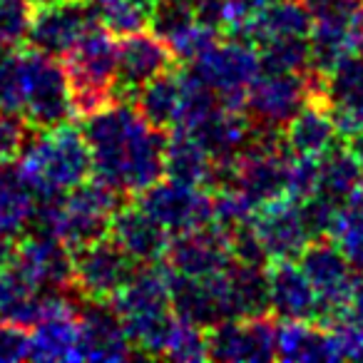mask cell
I'll list each match as a JSON object with an SVG mask.
<instances>
[{
	"mask_svg": "<svg viewBox=\"0 0 363 363\" xmlns=\"http://www.w3.org/2000/svg\"><path fill=\"white\" fill-rule=\"evenodd\" d=\"M348 43H351V52H358V55H363V6L358 8L356 18H353V23H351Z\"/></svg>",
	"mask_w": 363,
	"mask_h": 363,
	"instance_id": "38",
	"label": "cell"
},
{
	"mask_svg": "<svg viewBox=\"0 0 363 363\" xmlns=\"http://www.w3.org/2000/svg\"><path fill=\"white\" fill-rule=\"evenodd\" d=\"M13 267L38 289H72V249L50 234H26L16 244Z\"/></svg>",
	"mask_w": 363,
	"mask_h": 363,
	"instance_id": "15",
	"label": "cell"
},
{
	"mask_svg": "<svg viewBox=\"0 0 363 363\" xmlns=\"http://www.w3.org/2000/svg\"><path fill=\"white\" fill-rule=\"evenodd\" d=\"M189 132L202 142V147L212 155L214 162H222L242 155L244 147L252 140L254 122L244 110H229V107L219 105L212 115L204 117Z\"/></svg>",
	"mask_w": 363,
	"mask_h": 363,
	"instance_id": "20",
	"label": "cell"
},
{
	"mask_svg": "<svg viewBox=\"0 0 363 363\" xmlns=\"http://www.w3.org/2000/svg\"><path fill=\"white\" fill-rule=\"evenodd\" d=\"M13 55H16V48H11V45H3V43H0V65H3V62H8V60H11Z\"/></svg>",
	"mask_w": 363,
	"mask_h": 363,
	"instance_id": "40",
	"label": "cell"
},
{
	"mask_svg": "<svg viewBox=\"0 0 363 363\" xmlns=\"http://www.w3.org/2000/svg\"><path fill=\"white\" fill-rule=\"evenodd\" d=\"M80 326V361H127L135 358L120 313L110 301H87L77 306Z\"/></svg>",
	"mask_w": 363,
	"mask_h": 363,
	"instance_id": "14",
	"label": "cell"
},
{
	"mask_svg": "<svg viewBox=\"0 0 363 363\" xmlns=\"http://www.w3.org/2000/svg\"><path fill=\"white\" fill-rule=\"evenodd\" d=\"M33 8H43V6H52V3H60V0H28Z\"/></svg>",
	"mask_w": 363,
	"mask_h": 363,
	"instance_id": "41",
	"label": "cell"
},
{
	"mask_svg": "<svg viewBox=\"0 0 363 363\" xmlns=\"http://www.w3.org/2000/svg\"><path fill=\"white\" fill-rule=\"evenodd\" d=\"M23 62V117L33 130H52L75 117L70 77L60 57L35 48L21 52Z\"/></svg>",
	"mask_w": 363,
	"mask_h": 363,
	"instance_id": "4",
	"label": "cell"
},
{
	"mask_svg": "<svg viewBox=\"0 0 363 363\" xmlns=\"http://www.w3.org/2000/svg\"><path fill=\"white\" fill-rule=\"evenodd\" d=\"M38 197L26 184L16 162L0 164V237L16 239L28 234Z\"/></svg>",
	"mask_w": 363,
	"mask_h": 363,
	"instance_id": "26",
	"label": "cell"
},
{
	"mask_svg": "<svg viewBox=\"0 0 363 363\" xmlns=\"http://www.w3.org/2000/svg\"><path fill=\"white\" fill-rule=\"evenodd\" d=\"M115 38L117 35H112L107 28L95 26L65 55L75 115L90 117L115 102L117 48H120Z\"/></svg>",
	"mask_w": 363,
	"mask_h": 363,
	"instance_id": "3",
	"label": "cell"
},
{
	"mask_svg": "<svg viewBox=\"0 0 363 363\" xmlns=\"http://www.w3.org/2000/svg\"><path fill=\"white\" fill-rule=\"evenodd\" d=\"M26 184L38 199L65 194L92 177V152L80 127L70 122L52 130H35L16 160Z\"/></svg>",
	"mask_w": 363,
	"mask_h": 363,
	"instance_id": "2",
	"label": "cell"
},
{
	"mask_svg": "<svg viewBox=\"0 0 363 363\" xmlns=\"http://www.w3.org/2000/svg\"><path fill=\"white\" fill-rule=\"evenodd\" d=\"M33 127L21 112H0V164L16 162L33 137Z\"/></svg>",
	"mask_w": 363,
	"mask_h": 363,
	"instance_id": "35",
	"label": "cell"
},
{
	"mask_svg": "<svg viewBox=\"0 0 363 363\" xmlns=\"http://www.w3.org/2000/svg\"><path fill=\"white\" fill-rule=\"evenodd\" d=\"M164 358L179 363H197L209 361V341H207V328L194 326V323L184 321L177 316L174 331L167 343Z\"/></svg>",
	"mask_w": 363,
	"mask_h": 363,
	"instance_id": "32",
	"label": "cell"
},
{
	"mask_svg": "<svg viewBox=\"0 0 363 363\" xmlns=\"http://www.w3.org/2000/svg\"><path fill=\"white\" fill-rule=\"evenodd\" d=\"M269 262L272 259H298L311 242V232L301 212V202L291 197H281L257 209L252 219Z\"/></svg>",
	"mask_w": 363,
	"mask_h": 363,
	"instance_id": "16",
	"label": "cell"
},
{
	"mask_svg": "<svg viewBox=\"0 0 363 363\" xmlns=\"http://www.w3.org/2000/svg\"><path fill=\"white\" fill-rule=\"evenodd\" d=\"M30 361H80L77 311L55 313L30 328Z\"/></svg>",
	"mask_w": 363,
	"mask_h": 363,
	"instance_id": "24",
	"label": "cell"
},
{
	"mask_svg": "<svg viewBox=\"0 0 363 363\" xmlns=\"http://www.w3.org/2000/svg\"><path fill=\"white\" fill-rule=\"evenodd\" d=\"M328 237L363 272V184L341 204Z\"/></svg>",
	"mask_w": 363,
	"mask_h": 363,
	"instance_id": "28",
	"label": "cell"
},
{
	"mask_svg": "<svg viewBox=\"0 0 363 363\" xmlns=\"http://www.w3.org/2000/svg\"><path fill=\"white\" fill-rule=\"evenodd\" d=\"M269 306L281 321H318V296L301 264L272 259L267 264Z\"/></svg>",
	"mask_w": 363,
	"mask_h": 363,
	"instance_id": "17",
	"label": "cell"
},
{
	"mask_svg": "<svg viewBox=\"0 0 363 363\" xmlns=\"http://www.w3.org/2000/svg\"><path fill=\"white\" fill-rule=\"evenodd\" d=\"M177 62L172 48L155 33H132L117 48V80L115 102H135L137 92L157 75L172 70Z\"/></svg>",
	"mask_w": 363,
	"mask_h": 363,
	"instance_id": "11",
	"label": "cell"
},
{
	"mask_svg": "<svg viewBox=\"0 0 363 363\" xmlns=\"http://www.w3.org/2000/svg\"><path fill=\"white\" fill-rule=\"evenodd\" d=\"M135 110L150 122L155 130H174L182 120V77L179 67L157 75L147 82L135 97Z\"/></svg>",
	"mask_w": 363,
	"mask_h": 363,
	"instance_id": "25",
	"label": "cell"
},
{
	"mask_svg": "<svg viewBox=\"0 0 363 363\" xmlns=\"http://www.w3.org/2000/svg\"><path fill=\"white\" fill-rule=\"evenodd\" d=\"M331 331L336 336L338 356L348 361H363V326H336Z\"/></svg>",
	"mask_w": 363,
	"mask_h": 363,
	"instance_id": "37",
	"label": "cell"
},
{
	"mask_svg": "<svg viewBox=\"0 0 363 363\" xmlns=\"http://www.w3.org/2000/svg\"><path fill=\"white\" fill-rule=\"evenodd\" d=\"M281 135L286 150L301 157H323L328 150L336 147V140L341 137L333 125L331 112L321 102H306L286 122Z\"/></svg>",
	"mask_w": 363,
	"mask_h": 363,
	"instance_id": "21",
	"label": "cell"
},
{
	"mask_svg": "<svg viewBox=\"0 0 363 363\" xmlns=\"http://www.w3.org/2000/svg\"><path fill=\"white\" fill-rule=\"evenodd\" d=\"M164 264L172 272L197 279L227 272L234 264L229 232L217 224H207V227L192 229V232L172 234Z\"/></svg>",
	"mask_w": 363,
	"mask_h": 363,
	"instance_id": "13",
	"label": "cell"
},
{
	"mask_svg": "<svg viewBox=\"0 0 363 363\" xmlns=\"http://www.w3.org/2000/svg\"><path fill=\"white\" fill-rule=\"evenodd\" d=\"M308 102L306 72H267L254 80L244 112L259 127L284 130L286 122Z\"/></svg>",
	"mask_w": 363,
	"mask_h": 363,
	"instance_id": "12",
	"label": "cell"
},
{
	"mask_svg": "<svg viewBox=\"0 0 363 363\" xmlns=\"http://www.w3.org/2000/svg\"><path fill=\"white\" fill-rule=\"evenodd\" d=\"M328 112H331L333 125L343 140H353V137L363 135V95L333 102V105H328Z\"/></svg>",
	"mask_w": 363,
	"mask_h": 363,
	"instance_id": "36",
	"label": "cell"
},
{
	"mask_svg": "<svg viewBox=\"0 0 363 363\" xmlns=\"http://www.w3.org/2000/svg\"><path fill=\"white\" fill-rule=\"evenodd\" d=\"M298 264L306 272L311 286L316 289L318 323L328 328L363 284V272L353 267V262L331 237L311 239L298 257Z\"/></svg>",
	"mask_w": 363,
	"mask_h": 363,
	"instance_id": "5",
	"label": "cell"
},
{
	"mask_svg": "<svg viewBox=\"0 0 363 363\" xmlns=\"http://www.w3.org/2000/svg\"><path fill=\"white\" fill-rule=\"evenodd\" d=\"M277 356L281 361H341L336 336L318 321H281L277 331Z\"/></svg>",
	"mask_w": 363,
	"mask_h": 363,
	"instance_id": "22",
	"label": "cell"
},
{
	"mask_svg": "<svg viewBox=\"0 0 363 363\" xmlns=\"http://www.w3.org/2000/svg\"><path fill=\"white\" fill-rule=\"evenodd\" d=\"M189 65L217 92L219 102L229 110L247 107L249 87L264 72L259 48L247 40H237V38H227V43L212 45Z\"/></svg>",
	"mask_w": 363,
	"mask_h": 363,
	"instance_id": "6",
	"label": "cell"
},
{
	"mask_svg": "<svg viewBox=\"0 0 363 363\" xmlns=\"http://www.w3.org/2000/svg\"><path fill=\"white\" fill-rule=\"evenodd\" d=\"M279 323L274 313L237 316L207 328L209 361L229 363H264L277 356Z\"/></svg>",
	"mask_w": 363,
	"mask_h": 363,
	"instance_id": "9",
	"label": "cell"
},
{
	"mask_svg": "<svg viewBox=\"0 0 363 363\" xmlns=\"http://www.w3.org/2000/svg\"><path fill=\"white\" fill-rule=\"evenodd\" d=\"M82 132L92 152V174L125 197H137L164 177L169 135L155 130L132 102H112L85 117Z\"/></svg>",
	"mask_w": 363,
	"mask_h": 363,
	"instance_id": "1",
	"label": "cell"
},
{
	"mask_svg": "<svg viewBox=\"0 0 363 363\" xmlns=\"http://www.w3.org/2000/svg\"><path fill=\"white\" fill-rule=\"evenodd\" d=\"M72 262H75L72 289L87 301H112L127 286L137 269L135 259L110 237L75 249Z\"/></svg>",
	"mask_w": 363,
	"mask_h": 363,
	"instance_id": "8",
	"label": "cell"
},
{
	"mask_svg": "<svg viewBox=\"0 0 363 363\" xmlns=\"http://www.w3.org/2000/svg\"><path fill=\"white\" fill-rule=\"evenodd\" d=\"M321 184V157H301L291 155L286 177V194L296 202H306L318 194Z\"/></svg>",
	"mask_w": 363,
	"mask_h": 363,
	"instance_id": "33",
	"label": "cell"
},
{
	"mask_svg": "<svg viewBox=\"0 0 363 363\" xmlns=\"http://www.w3.org/2000/svg\"><path fill=\"white\" fill-rule=\"evenodd\" d=\"M257 48L259 57H262V67L267 72H306L308 62H311L308 38L301 35L272 38Z\"/></svg>",
	"mask_w": 363,
	"mask_h": 363,
	"instance_id": "30",
	"label": "cell"
},
{
	"mask_svg": "<svg viewBox=\"0 0 363 363\" xmlns=\"http://www.w3.org/2000/svg\"><path fill=\"white\" fill-rule=\"evenodd\" d=\"M35 8L28 0H0V43L18 48L28 40Z\"/></svg>",
	"mask_w": 363,
	"mask_h": 363,
	"instance_id": "34",
	"label": "cell"
},
{
	"mask_svg": "<svg viewBox=\"0 0 363 363\" xmlns=\"http://www.w3.org/2000/svg\"><path fill=\"white\" fill-rule=\"evenodd\" d=\"M13 257H16V242L8 237H0V272L11 267Z\"/></svg>",
	"mask_w": 363,
	"mask_h": 363,
	"instance_id": "39",
	"label": "cell"
},
{
	"mask_svg": "<svg viewBox=\"0 0 363 363\" xmlns=\"http://www.w3.org/2000/svg\"><path fill=\"white\" fill-rule=\"evenodd\" d=\"M95 26H100V21L92 0H60L52 6L35 8L28 43L48 55L65 57Z\"/></svg>",
	"mask_w": 363,
	"mask_h": 363,
	"instance_id": "10",
	"label": "cell"
},
{
	"mask_svg": "<svg viewBox=\"0 0 363 363\" xmlns=\"http://www.w3.org/2000/svg\"><path fill=\"white\" fill-rule=\"evenodd\" d=\"M363 184V162L351 145H336L321 157V184L318 194L343 204Z\"/></svg>",
	"mask_w": 363,
	"mask_h": 363,
	"instance_id": "27",
	"label": "cell"
},
{
	"mask_svg": "<svg viewBox=\"0 0 363 363\" xmlns=\"http://www.w3.org/2000/svg\"><path fill=\"white\" fill-rule=\"evenodd\" d=\"M313 28V18L308 11L306 0H277L272 6L257 11L242 28H239L237 40H247L252 45L272 40V38L301 35L308 38Z\"/></svg>",
	"mask_w": 363,
	"mask_h": 363,
	"instance_id": "19",
	"label": "cell"
},
{
	"mask_svg": "<svg viewBox=\"0 0 363 363\" xmlns=\"http://www.w3.org/2000/svg\"><path fill=\"white\" fill-rule=\"evenodd\" d=\"M197 23V0H155L147 16V28L167 45H172Z\"/></svg>",
	"mask_w": 363,
	"mask_h": 363,
	"instance_id": "29",
	"label": "cell"
},
{
	"mask_svg": "<svg viewBox=\"0 0 363 363\" xmlns=\"http://www.w3.org/2000/svg\"><path fill=\"white\" fill-rule=\"evenodd\" d=\"M214 160L189 130H169L164 147V177L194 187H209Z\"/></svg>",
	"mask_w": 363,
	"mask_h": 363,
	"instance_id": "23",
	"label": "cell"
},
{
	"mask_svg": "<svg viewBox=\"0 0 363 363\" xmlns=\"http://www.w3.org/2000/svg\"><path fill=\"white\" fill-rule=\"evenodd\" d=\"M132 199L169 234L192 232L212 224V192L204 187L162 177Z\"/></svg>",
	"mask_w": 363,
	"mask_h": 363,
	"instance_id": "7",
	"label": "cell"
},
{
	"mask_svg": "<svg viewBox=\"0 0 363 363\" xmlns=\"http://www.w3.org/2000/svg\"><path fill=\"white\" fill-rule=\"evenodd\" d=\"M97 21L117 38L132 35L147 28V8L137 0H92Z\"/></svg>",
	"mask_w": 363,
	"mask_h": 363,
	"instance_id": "31",
	"label": "cell"
},
{
	"mask_svg": "<svg viewBox=\"0 0 363 363\" xmlns=\"http://www.w3.org/2000/svg\"><path fill=\"white\" fill-rule=\"evenodd\" d=\"M107 237L122 247L137 264L162 262L169 247V232L137 202L122 204L110 219Z\"/></svg>",
	"mask_w": 363,
	"mask_h": 363,
	"instance_id": "18",
	"label": "cell"
}]
</instances>
